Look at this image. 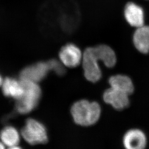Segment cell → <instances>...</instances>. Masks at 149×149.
Returning a JSON list of instances; mask_svg holds the SVG:
<instances>
[{
    "mask_svg": "<svg viewBox=\"0 0 149 149\" xmlns=\"http://www.w3.org/2000/svg\"><path fill=\"white\" fill-rule=\"evenodd\" d=\"M71 113L76 124L87 127L97 122L100 118L101 109L97 102L80 100L73 105Z\"/></svg>",
    "mask_w": 149,
    "mask_h": 149,
    "instance_id": "1",
    "label": "cell"
},
{
    "mask_svg": "<svg viewBox=\"0 0 149 149\" xmlns=\"http://www.w3.org/2000/svg\"><path fill=\"white\" fill-rule=\"evenodd\" d=\"M23 87V93L16 100L15 110L20 114H27L38 105L41 96V90L37 83L20 79Z\"/></svg>",
    "mask_w": 149,
    "mask_h": 149,
    "instance_id": "2",
    "label": "cell"
},
{
    "mask_svg": "<svg viewBox=\"0 0 149 149\" xmlns=\"http://www.w3.org/2000/svg\"><path fill=\"white\" fill-rule=\"evenodd\" d=\"M21 136L31 145L44 144L48 142L46 128L41 123L34 119H28L21 131Z\"/></svg>",
    "mask_w": 149,
    "mask_h": 149,
    "instance_id": "3",
    "label": "cell"
},
{
    "mask_svg": "<svg viewBox=\"0 0 149 149\" xmlns=\"http://www.w3.org/2000/svg\"><path fill=\"white\" fill-rule=\"evenodd\" d=\"M97 59L93 47L85 50L83 56V67L84 76L88 80L96 83L102 77L101 70L99 66Z\"/></svg>",
    "mask_w": 149,
    "mask_h": 149,
    "instance_id": "4",
    "label": "cell"
},
{
    "mask_svg": "<svg viewBox=\"0 0 149 149\" xmlns=\"http://www.w3.org/2000/svg\"><path fill=\"white\" fill-rule=\"evenodd\" d=\"M49 70L47 62H38L23 69L20 73V80L37 83L46 77Z\"/></svg>",
    "mask_w": 149,
    "mask_h": 149,
    "instance_id": "5",
    "label": "cell"
},
{
    "mask_svg": "<svg viewBox=\"0 0 149 149\" xmlns=\"http://www.w3.org/2000/svg\"><path fill=\"white\" fill-rule=\"evenodd\" d=\"M59 57L63 65L69 68H74L80 63L82 52L75 45L67 44L60 49Z\"/></svg>",
    "mask_w": 149,
    "mask_h": 149,
    "instance_id": "6",
    "label": "cell"
},
{
    "mask_svg": "<svg viewBox=\"0 0 149 149\" xmlns=\"http://www.w3.org/2000/svg\"><path fill=\"white\" fill-rule=\"evenodd\" d=\"M128 95L115 89H108L103 94V100L105 103L110 104L116 110H122L129 104Z\"/></svg>",
    "mask_w": 149,
    "mask_h": 149,
    "instance_id": "7",
    "label": "cell"
},
{
    "mask_svg": "<svg viewBox=\"0 0 149 149\" xmlns=\"http://www.w3.org/2000/svg\"><path fill=\"white\" fill-rule=\"evenodd\" d=\"M123 143L127 149H144L146 145V138L140 130H130L124 135Z\"/></svg>",
    "mask_w": 149,
    "mask_h": 149,
    "instance_id": "8",
    "label": "cell"
},
{
    "mask_svg": "<svg viewBox=\"0 0 149 149\" xmlns=\"http://www.w3.org/2000/svg\"><path fill=\"white\" fill-rule=\"evenodd\" d=\"M124 16L128 23L137 28L144 25V12L141 7L133 3L127 4Z\"/></svg>",
    "mask_w": 149,
    "mask_h": 149,
    "instance_id": "9",
    "label": "cell"
},
{
    "mask_svg": "<svg viewBox=\"0 0 149 149\" xmlns=\"http://www.w3.org/2000/svg\"><path fill=\"white\" fill-rule=\"evenodd\" d=\"M3 93L4 96L12 97L15 100L21 97L23 93V87L20 81L12 78H6L1 84Z\"/></svg>",
    "mask_w": 149,
    "mask_h": 149,
    "instance_id": "10",
    "label": "cell"
},
{
    "mask_svg": "<svg viewBox=\"0 0 149 149\" xmlns=\"http://www.w3.org/2000/svg\"><path fill=\"white\" fill-rule=\"evenodd\" d=\"M133 42L136 48L143 54L149 52V26H143L137 29L134 34Z\"/></svg>",
    "mask_w": 149,
    "mask_h": 149,
    "instance_id": "11",
    "label": "cell"
},
{
    "mask_svg": "<svg viewBox=\"0 0 149 149\" xmlns=\"http://www.w3.org/2000/svg\"><path fill=\"white\" fill-rule=\"evenodd\" d=\"M94 54L99 61H103L107 67H114L116 63L115 53L110 47L107 45H99L93 47Z\"/></svg>",
    "mask_w": 149,
    "mask_h": 149,
    "instance_id": "12",
    "label": "cell"
},
{
    "mask_svg": "<svg viewBox=\"0 0 149 149\" xmlns=\"http://www.w3.org/2000/svg\"><path fill=\"white\" fill-rule=\"evenodd\" d=\"M111 88L122 92L129 95L133 92L134 85L131 79L124 75L111 76L108 80Z\"/></svg>",
    "mask_w": 149,
    "mask_h": 149,
    "instance_id": "13",
    "label": "cell"
},
{
    "mask_svg": "<svg viewBox=\"0 0 149 149\" xmlns=\"http://www.w3.org/2000/svg\"><path fill=\"white\" fill-rule=\"evenodd\" d=\"M0 139L4 146L11 149H19L20 135L18 131L14 127L7 126L1 130Z\"/></svg>",
    "mask_w": 149,
    "mask_h": 149,
    "instance_id": "14",
    "label": "cell"
},
{
    "mask_svg": "<svg viewBox=\"0 0 149 149\" xmlns=\"http://www.w3.org/2000/svg\"><path fill=\"white\" fill-rule=\"evenodd\" d=\"M47 63L49 67V70H53L59 76H62L65 73V69L63 67V64L60 63L56 59H51Z\"/></svg>",
    "mask_w": 149,
    "mask_h": 149,
    "instance_id": "15",
    "label": "cell"
},
{
    "mask_svg": "<svg viewBox=\"0 0 149 149\" xmlns=\"http://www.w3.org/2000/svg\"><path fill=\"white\" fill-rule=\"evenodd\" d=\"M4 148H5V146L4 144L1 141H0V149H4Z\"/></svg>",
    "mask_w": 149,
    "mask_h": 149,
    "instance_id": "16",
    "label": "cell"
},
{
    "mask_svg": "<svg viewBox=\"0 0 149 149\" xmlns=\"http://www.w3.org/2000/svg\"><path fill=\"white\" fill-rule=\"evenodd\" d=\"M3 79L1 77V76L0 75V86H1V84H3Z\"/></svg>",
    "mask_w": 149,
    "mask_h": 149,
    "instance_id": "17",
    "label": "cell"
}]
</instances>
